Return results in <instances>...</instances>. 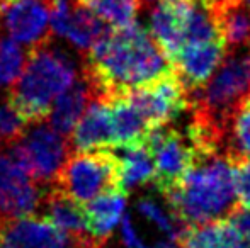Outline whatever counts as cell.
<instances>
[{
	"label": "cell",
	"mask_w": 250,
	"mask_h": 248,
	"mask_svg": "<svg viewBox=\"0 0 250 248\" xmlns=\"http://www.w3.org/2000/svg\"><path fill=\"white\" fill-rule=\"evenodd\" d=\"M170 72V61L148 29L136 22L121 29L111 27L82 57V76L92 90V99L105 102Z\"/></svg>",
	"instance_id": "6da1fadb"
},
{
	"label": "cell",
	"mask_w": 250,
	"mask_h": 248,
	"mask_svg": "<svg viewBox=\"0 0 250 248\" xmlns=\"http://www.w3.org/2000/svg\"><path fill=\"white\" fill-rule=\"evenodd\" d=\"M164 197L182 226L227 218L237 204L230 160L225 153L196 156L184 179Z\"/></svg>",
	"instance_id": "7a4b0ae2"
},
{
	"label": "cell",
	"mask_w": 250,
	"mask_h": 248,
	"mask_svg": "<svg viewBox=\"0 0 250 248\" xmlns=\"http://www.w3.org/2000/svg\"><path fill=\"white\" fill-rule=\"evenodd\" d=\"M51 41L29 48L22 73L5 94V100L27 124L46 121L55 97L79 76L72 58Z\"/></svg>",
	"instance_id": "3957f363"
},
{
	"label": "cell",
	"mask_w": 250,
	"mask_h": 248,
	"mask_svg": "<svg viewBox=\"0 0 250 248\" xmlns=\"http://www.w3.org/2000/svg\"><path fill=\"white\" fill-rule=\"evenodd\" d=\"M50 186L85 204L102 192L121 191L119 160L112 148L72 152Z\"/></svg>",
	"instance_id": "277c9868"
},
{
	"label": "cell",
	"mask_w": 250,
	"mask_h": 248,
	"mask_svg": "<svg viewBox=\"0 0 250 248\" xmlns=\"http://www.w3.org/2000/svg\"><path fill=\"white\" fill-rule=\"evenodd\" d=\"M14 162L40 186L48 187L72 153L68 138L56 133L46 121L26 126L19 141L9 146Z\"/></svg>",
	"instance_id": "5b68a950"
},
{
	"label": "cell",
	"mask_w": 250,
	"mask_h": 248,
	"mask_svg": "<svg viewBox=\"0 0 250 248\" xmlns=\"http://www.w3.org/2000/svg\"><path fill=\"white\" fill-rule=\"evenodd\" d=\"M153 162L151 186L162 195L179 186L188 170L192 167L198 152L188 133L172 128H155L145 139Z\"/></svg>",
	"instance_id": "8992f818"
},
{
	"label": "cell",
	"mask_w": 250,
	"mask_h": 248,
	"mask_svg": "<svg viewBox=\"0 0 250 248\" xmlns=\"http://www.w3.org/2000/svg\"><path fill=\"white\" fill-rule=\"evenodd\" d=\"M121 97L142 114L150 129L167 126L188 109V92L174 72L151 83L128 90Z\"/></svg>",
	"instance_id": "52a82bcc"
},
{
	"label": "cell",
	"mask_w": 250,
	"mask_h": 248,
	"mask_svg": "<svg viewBox=\"0 0 250 248\" xmlns=\"http://www.w3.org/2000/svg\"><path fill=\"white\" fill-rule=\"evenodd\" d=\"M44 187L34 182L3 148H0V219L36 216Z\"/></svg>",
	"instance_id": "ba28073f"
},
{
	"label": "cell",
	"mask_w": 250,
	"mask_h": 248,
	"mask_svg": "<svg viewBox=\"0 0 250 248\" xmlns=\"http://www.w3.org/2000/svg\"><path fill=\"white\" fill-rule=\"evenodd\" d=\"M0 26L17 43L29 48L53 39L48 0H14L5 2L0 12Z\"/></svg>",
	"instance_id": "9c48e42d"
},
{
	"label": "cell",
	"mask_w": 250,
	"mask_h": 248,
	"mask_svg": "<svg viewBox=\"0 0 250 248\" xmlns=\"http://www.w3.org/2000/svg\"><path fill=\"white\" fill-rule=\"evenodd\" d=\"M198 0H157L150 14V36L172 65L184 44V36Z\"/></svg>",
	"instance_id": "30bf717a"
},
{
	"label": "cell",
	"mask_w": 250,
	"mask_h": 248,
	"mask_svg": "<svg viewBox=\"0 0 250 248\" xmlns=\"http://www.w3.org/2000/svg\"><path fill=\"white\" fill-rule=\"evenodd\" d=\"M227 46L221 39L186 41L172 60L175 76L186 92H192L203 85L220 65Z\"/></svg>",
	"instance_id": "8fae6325"
},
{
	"label": "cell",
	"mask_w": 250,
	"mask_h": 248,
	"mask_svg": "<svg viewBox=\"0 0 250 248\" xmlns=\"http://www.w3.org/2000/svg\"><path fill=\"white\" fill-rule=\"evenodd\" d=\"M2 231L9 248H75V235L41 216L3 221Z\"/></svg>",
	"instance_id": "7c38bea8"
},
{
	"label": "cell",
	"mask_w": 250,
	"mask_h": 248,
	"mask_svg": "<svg viewBox=\"0 0 250 248\" xmlns=\"http://www.w3.org/2000/svg\"><path fill=\"white\" fill-rule=\"evenodd\" d=\"M68 143L72 152L112 148L114 138H112L109 102L101 99L90 100L80 119L77 121L75 128L68 134Z\"/></svg>",
	"instance_id": "4fadbf2b"
},
{
	"label": "cell",
	"mask_w": 250,
	"mask_h": 248,
	"mask_svg": "<svg viewBox=\"0 0 250 248\" xmlns=\"http://www.w3.org/2000/svg\"><path fill=\"white\" fill-rule=\"evenodd\" d=\"M90 100H92V90H90L89 83L82 75L77 76L68 89H65L60 95L55 97L50 113H48L46 123L56 133L68 138V134L75 128L77 121L80 119Z\"/></svg>",
	"instance_id": "5bb4252c"
},
{
	"label": "cell",
	"mask_w": 250,
	"mask_h": 248,
	"mask_svg": "<svg viewBox=\"0 0 250 248\" xmlns=\"http://www.w3.org/2000/svg\"><path fill=\"white\" fill-rule=\"evenodd\" d=\"M36 216L48 219L60 229L72 235H80L87 233V218L83 211V204L77 202L60 189L48 186L44 189L43 197H41V206Z\"/></svg>",
	"instance_id": "9a60e30c"
},
{
	"label": "cell",
	"mask_w": 250,
	"mask_h": 248,
	"mask_svg": "<svg viewBox=\"0 0 250 248\" xmlns=\"http://www.w3.org/2000/svg\"><path fill=\"white\" fill-rule=\"evenodd\" d=\"M175 243L179 248H250L227 218L186 226Z\"/></svg>",
	"instance_id": "2e32d148"
},
{
	"label": "cell",
	"mask_w": 250,
	"mask_h": 248,
	"mask_svg": "<svg viewBox=\"0 0 250 248\" xmlns=\"http://www.w3.org/2000/svg\"><path fill=\"white\" fill-rule=\"evenodd\" d=\"M209 9L227 50L250 43V7L247 0H216Z\"/></svg>",
	"instance_id": "e0dca14e"
},
{
	"label": "cell",
	"mask_w": 250,
	"mask_h": 248,
	"mask_svg": "<svg viewBox=\"0 0 250 248\" xmlns=\"http://www.w3.org/2000/svg\"><path fill=\"white\" fill-rule=\"evenodd\" d=\"M126 195L121 191H109L96 195L83 206L89 233L101 238H109L123 218L126 208Z\"/></svg>",
	"instance_id": "ac0fdd59"
},
{
	"label": "cell",
	"mask_w": 250,
	"mask_h": 248,
	"mask_svg": "<svg viewBox=\"0 0 250 248\" xmlns=\"http://www.w3.org/2000/svg\"><path fill=\"white\" fill-rule=\"evenodd\" d=\"M109 29L111 26H107L101 17H97L85 3H82L80 0H73L72 12H70V19L63 38H66L79 50V53L85 57L90 48Z\"/></svg>",
	"instance_id": "d6986e66"
},
{
	"label": "cell",
	"mask_w": 250,
	"mask_h": 248,
	"mask_svg": "<svg viewBox=\"0 0 250 248\" xmlns=\"http://www.w3.org/2000/svg\"><path fill=\"white\" fill-rule=\"evenodd\" d=\"M114 153L119 160L121 191L128 194L131 189L151 184L153 179V162L146 143L114 146Z\"/></svg>",
	"instance_id": "ffe728a7"
},
{
	"label": "cell",
	"mask_w": 250,
	"mask_h": 248,
	"mask_svg": "<svg viewBox=\"0 0 250 248\" xmlns=\"http://www.w3.org/2000/svg\"><path fill=\"white\" fill-rule=\"evenodd\" d=\"M109 109H111V126L114 146L136 145V143L145 141L151 129L145 123L142 114L125 97L112 99L109 102Z\"/></svg>",
	"instance_id": "44dd1931"
},
{
	"label": "cell",
	"mask_w": 250,
	"mask_h": 248,
	"mask_svg": "<svg viewBox=\"0 0 250 248\" xmlns=\"http://www.w3.org/2000/svg\"><path fill=\"white\" fill-rule=\"evenodd\" d=\"M112 29L128 27L136 22L142 0H80Z\"/></svg>",
	"instance_id": "7402d4cb"
},
{
	"label": "cell",
	"mask_w": 250,
	"mask_h": 248,
	"mask_svg": "<svg viewBox=\"0 0 250 248\" xmlns=\"http://www.w3.org/2000/svg\"><path fill=\"white\" fill-rule=\"evenodd\" d=\"M225 155L230 162L250 158V102L244 104L230 123L225 143Z\"/></svg>",
	"instance_id": "603a6c76"
},
{
	"label": "cell",
	"mask_w": 250,
	"mask_h": 248,
	"mask_svg": "<svg viewBox=\"0 0 250 248\" xmlns=\"http://www.w3.org/2000/svg\"><path fill=\"white\" fill-rule=\"evenodd\" d=\"M26 65V53L17 41L0 34V89H9L21 76Z\"/></svg>",
	"instance_id": "cb8c5ba5"
},
{
	"label": "cell",
	"mask_w": 250,
	"mask_h": 248,
	"mask_svg": "<svg viewBox=\"0 0 250 248\" xmlns=\"http://www.w3.org/2000/svg\"><path fill=\"white\" fill-rule=\"evenodd\" d=\"M27 123L12 109L7 100L0 106V148H9L22 136Z\"/></svg>",
	"instance_id": "d4e9b609"
},
{
	"label": "cell",
	"mask_w": 250,
	"mask_h": 248,
	"mask_svg": "<svg viewBox=\"0 0 250 248\" xmlns=\"http://www.w3.org/2000/svg\"><path fill=\"white\" fill-rule=\"evenodd\" d=\"M138 209L145 218H148L150 221H153L155 225L162 229V231L167 233L172 242H175V240L179 238V235L182 233V229L186 228V226H182L175 218H170V216L165 214V212L162 211L153 201H150V199H142V201L138 202Z\"/></svg>",
	"instance_id": "484cf974"
},
{
	"label": "cell",
	"mask_w": 250,
	"mask_h": 248,
	"mask_svg": "<svg viewBox=\"0 0 250 248\" xmlns=\"http://www.w3.org/2000/svg\"><path fill=\"white\" fill-rule=\"evenodd\" d=\"M233 167V184L237 202L250 208V158L230 162Z\"/></svg>",
	"instance_id": "4316f807"
},
{
	"label": "cell",
	"mask_w": 250,
	"mask_h": 248,
	"mask_svg": "<svg viewBox=\"0 0 250 248\" xmlns=\"http://www.w3.org/2000/svg\"><path fill=\"white\" fill-rule=\"evenodd\" d=\"M227 219L231 223L235 229L242 235V238L250 245V208L242 204H235L233 209L228 212Z\"/></svg>",
	"instance_id": "83f0119b"
},
{
	"label": "cell",
	"mask_w": 250,
	"mask_h": 248,
	"mask_svg": "<svg viewBox=\"0 0 250 248\" xmlns=\"http://www.w3.org/2000/svg\"><path fill=\"white\" fill-rule=\"evenodd\" d=\"M121 233H123V242H125V245L128 248H136L138 245H142L140 240H138V235H136L135 228H133V225H131V219H129L128 216L123 218Z\"/></svg>",
	"instance_id": "f1b7e54d"
},
{
	"label": "cell",
	"mask_w": 250,
	"mask_h": 248,
	"mask_svg": "<svg viewBox=\"0 0 250 248\" xmlns=\"http://www.w3.org/2000/svg\"><path fill=\"white\" fill-rule=\"evenodd\" d=\"M136 248H179V247H177V243H175V242H160V243H157L155 247H143V245H138Z\"/></svg>",
	"instance_id": "f546056e"
},
{
	"label": "cell",
	"mask_w": 250,
	"mask_h": 248,
	"mask_svg": "<svg viewBox=\"0 0 250 248\" xmlns=\"http://www.w3.org/2000/svg\"><path fill=\"white\" fill-rule=\"evenodd\" d=\"M199 2L203 3V5L209 7V5H213V3H214V0H199Z\"/></svg>",
	"instance_id": "4dcf8cb0"
},
{
	"label": "cell",
	"mask_w": 250,
	"mask_h": 248,
	"mask_svg": "<svg viewBox=\"0 0 250 248\" xmlns=\"http://www.w3.org/2000/svg\"><path fill=\"white\" fill-rule=\"evenodd\" d=\"M2 226H3V221L0 219V245H2V240H3V231H2Z\"/></svg>",
	"instance_id": "1f68e13d"
},
{
	"label": "cell",
	"mask_w": 250,
	"mask_h": 248,
	"mask_svg": "<svg viewBox=\"0 0 250 248\" xmlns=\"http://www.w3.org/2000/svg\"><path fill=\"white\" fill-rule=\"evenodd\" d=\"M157 2V0H142V3H153Z\"/></svg>",
	"instance_id": "d6a6232c"
},
{
	"label": "cell",
	"mask_w": 250,
	"mask_h": 248,
	"mask_svg": "<svg viewBox=\"0 0 250 248\" xmlns=\"http://www.w3.org/2000/svg\"><path fill=\"white\" fill-rule=\"evenodd\" d=\"M3 3H5V0H0V12H2V7H3ZM2 27V26H0Z\"/></svg>",
	"instance_id": "836d02e7"
},
{
	"label": "cell",
	"mask_w": 250,
	"mask_h": 248,
	"mask_svg": "<svg viewBox=\"0 0 250 248\" xmlns=\"http://www.w3.org/2000/svg\"><path fill=\"white\" fill-rule=\"evenodd\" d=\"M5 2H14V0H5Z\"/></svg>",
	"instance_id": "e575fe53"
},
{
	"label": "cell",
	"mask_w": 250,
	"mask_h": 248,
	"mask_svg": "<svg viewBox=\"0 0 250 248\" xmlns=\"http://www.w3.org/2000/svg\"><path fill=\"white\" fill-rule=\"evenodd\" d=\"M247 3H249V7H250V0H247Z\"/></svg>",
	"instance_id": "d590c367"
},
{
	"label": "cell",
	"mask_w": 250,
	"mask_h": 248,
	"mask_svg": "<svg viewBox=\"0 0 250 248\" xmlns=\"http://www.w3.org/2000/svg\"><path fill=\"white\" fill-rule=\"evenodd\" d=\"M249 102H250V99H249Z\"/></svg>",
	"instance_id": "8d00e7d4"
},
{
	"label": "cell",
	"mask_w": 250,
	"mask_h": 248,
	"mask_svg": "<svg viewBox=\"0 0 250 248\" xmlns=\"http://www.w3.org/2000/svg\"><path fill=\"white\" fill-rule=\"evenodd\" d=\"M214 2H216V0H214Z\"/></svg>",
	"instance_id": "74e56055"
}]
</instances>
